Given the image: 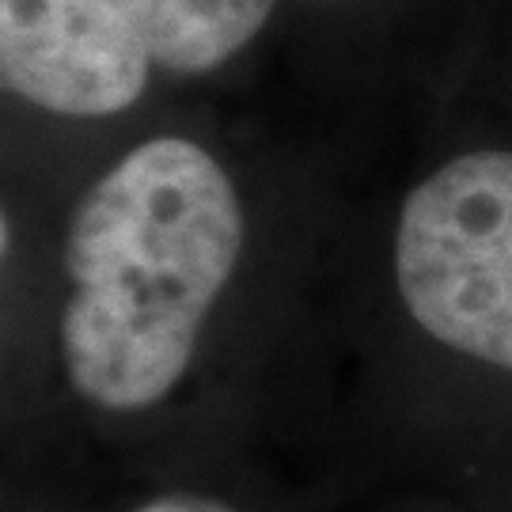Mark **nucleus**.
<instances>
[{"instance_id":"obj_1","label":"nucleus","mask_w":512,"mask_h":512,"mask_svg":"<svg viewBox=\"0 0 512 512\" xmlns=\"http://www.w3.org/2000/svg\"><path fill=\"white\" fill-rule=\"evenodd\" d=\"M232 175L186 137L129 148L69 220L61 357L76 395L137 414L179 387L243 255Z\"/></svg>"},{"instance_id":"obj_4","label":"nucleus","mask_w":512,"mask_h":512,"mask_svg":"<svg viewBox=\"0 0 512 512\" xmlns=\"http://www.w3.org/2000/svg\"><path fill=\"white\" fill-rule=\"evenodd\" d=\"M145 38L156 69L202 76L251 46L277 0H114Z\"/></svg>"},{"instance_id":"obj_5","label":"nucleus","mask_w":512,"mask_h":512,"mask_svg":"<svg viewBox=\"0 0 512 512\" xmlns=\"http://www.w3.org/2000/svg\"><path fill=\"white\" fill-rule=\"evenodd\" d=\"M133 512H236V509L205 494H164V497L145 501L141 509H133Z\"/></svg>"},{"instance_id":"obj_2","label":"nucleus","mask_w":512,"mask_h":512,"mask_svg":"<svg viewBox=\"0 0 512 512\" xmlns=\"http://www.w3.org/2000/svg\"><path fill=\"white\" fill-rule=\"evenodd\" d=\"M395 289L433 342L512 372V152L425 175L395 228Z\"/></svg>"},{"instance_id":"obj_3","label":"nucleus","mask_w":512,"mask_h":512,"mask_svg":"<svg viewBox=\"0 0 512 512\" xmlns=\"http://www.w3.org/2000/svg\"><path fill=\"white\" fill-rule=\"evenodd\" d=\"M156 61L114 0H0L4 92L61 118L133 107Z\"/></svg>"}]
</instances>
